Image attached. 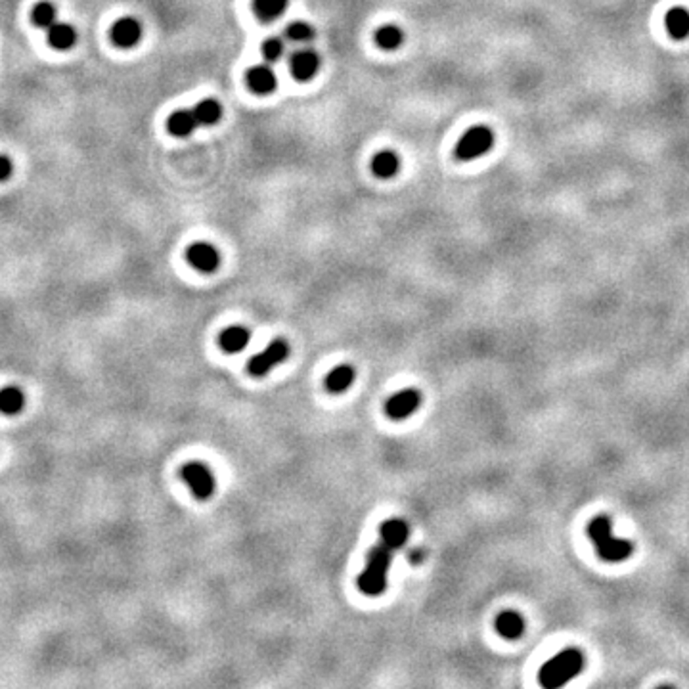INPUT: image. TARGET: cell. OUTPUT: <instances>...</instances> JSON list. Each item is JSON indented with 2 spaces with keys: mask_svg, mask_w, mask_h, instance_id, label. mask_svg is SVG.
Returning <instances> with one entry per match:
<instances>
[{
  "mask_svg": "<svg viewBox=\"0 0 689 689\" xmlns=\"http://www.w3.org/2000/svg\"><path fill=\"white\" fill-rule=\"evenodd\" d=\"M284 52H285V42L284 39H280V37H272V39L264 40V44H262V56H264V60L270 62V64L280 62V58L284 56Z\"/></svg>",
  "mask_w": 689,
  "mask_h": 689,
  "instance_id": "484cf974",
  "label": "cell"
},
{
  "mask_svg": "<svg viewBox=\"0 0 689 689\" xmlns=\"http://www.w3.org/2000/svg\"><path fill=\"white\" fill-rule=\"evenodd\" d=\"M372 171L380 178H393L400 171V158L393 150L377 151L372 159Z\"/></svg>",
  "mask_w": 689,
  "mask_h": 689,
  "instance_id": "4fadbf2b",
  "label": "cell"
},
{
  "mask_svg": "<svg viewBox=\"0 0 689 689\" xmlns=\"http://www.w3.org/2000/svg\"><path fill=\"white\" fill-rule=\"evenodd\" d=\"M492 146H494L492 128L477 125V127L469 128L468 133L459 138L458 146H456V158L461 161H473V159L483 158L484 153H488Z\"/></svg>",
  "mask_w": 689,
  "mask_h": 689,
  "instance_id": "277c9868",
  "label": "cell"
},
{
  "mask_svg": "<svg viewBox=\"0 0 689 689\" xmlns=\"http://www.w3.org/2000/svg\"><path fill=\"white\" fill-rule=\"evenodd\" d=\"M584 668V655L579 649H565L555 655L552 661L540 668V686L542 688H559L572 680Z\"/></svg>",
  "mask_w": 689,
  "mask_h": 689,
  "instance_id": "3957f363",
  "label": "cell"
},
{
  "mask_svg": "<svg viewBox=\"0 0 689 689\" xmlns=\"http://www.w3.org/2000/svg\"><path fill=\"white\" fill-rule=\"evenodd\" d=\"M316 37L314 27L307 22H294L285 27V39L297 42V44H307L310 40Z\"/></svg>",
  "mask_w": 689,
  "mask_h": 689,
  "instance_id": "cb8c5ba5",
  "label": "cell"
},
{
  "mask_svg": "<svg viewBox=\"0 0 689 689\" xmlns=\"http://www.w3.org/2000/svg\"><path fill=\"white\" fill-rule=\"evenodd\" d=\"M25 395L19 387H4L0 391V412L16 416L24 410Z\"/></svg>",
  "mask_w": 689,
  "mask_h": 689,
  "instance_id": "d6986e66",
  "label": "cell"
},
{
  "mask_svg": "<svg viewBox=\"0 0 689 689\" xmlns=\"http://www.w3.org/2000/svg\"><path fill=\"white\" fill-rule=\"evenodd\" d=\"M48 31V42L58 50H69L77 40V31L73 29V25L60 24L56 22L46 29Z\"/></svg>",
  "mask_w": 689,
  "mask_h": 689,
  "instance_id": "e0dca14e",
  "label": "cell"
},
{
  "mask_svg": "<svg viewBox=\"0 0 689 689\" xmlns=\"http://www.w3.org/2000/svg\"><path fill=\"white\" fill-rule=\"evenodd\" d=\"M194 115L198 119L199 125L203 127H211V125H216L222 117V105L216 100H201V102L194 108Z\"/></svg>",
  "mask_w": 689,
  "mask_h": 689,
  "instance_id": "ffe728a7",
  "label": "cell"
},
{
  "mask_svg": "<svg viewBox=\"0 0 689 689\" xmlns=\"http://www.w3.org/2000/svg\"><path fill=\"white\" fill-rule=\"evenodd\" d=\"M405 40V33L396 25H383L375 31V42L383 50H396Z\"/></svg>",
  "mask_w": 689,
  "mask_h": 689,
  "instance_id": "603a6c76",
  "label": "cell"
},
{
  "mask_svg": "<svg viewBox=\"0 0 689 689\" xmlns=\"http://www.w3.org/2000/svg\"><path fill=\"white\" fill-rule=\"evenodd\" d=\"M247 87L253 90L255 94H272L274 88L278 87V79L274 71L270 69L269 65H255L247 71Z\"/></svg>",
  "mask_w": 689,
  "mask_h": 689,
  "instance_id": "7c38bea8",
  "label": "cell"
},
{
  "mask_svg": "<svg viewBox=\"0 0 689 689\" xmlns=\"http://www.w3.org/2000/svg\"><path fill=\"white\" fill-rule=\"evenodd\" d=\"M167 127H169V133L175 136H180V138H186L190 136L196 128L199 127L198 119L194 115V110H180L175 111L169 121H167Z\"/></svg>",
  "mask_w": 689,
  "mask_h": 689,
  "instance_id": "5bb4252c",
  "label": "cell"
},
{
  "mask_svg": "<svg viewBox=\"0 0 689 689\" xmlns=\"http://www.w3.org/2000/svg\"><path fill=\"white\" fill-rule=\"evenodd\" d=\"M287 357H289V347H287V343H285L284 339L272 341L266 349L249 360L247 372L251 373V375H255V377H262V375H266L274 366L282 364Z\"/></svg>",
  "mask_w": 689,
  "mask_h": 689,
  "instance_id": "5b68a950",
  "label": "cell"
},
{
  "mask_svg": "<svg viewBox=\"0 0 689 689\" xmlns=\"http://www.w3.org/2000/svg\"><path fill=\"white\" fill-rule=\"evenodd\" d=\"M496 630L506 640H517L525 630L523 617L519 613H515V611H504L496 618Z\"/></svg>",
  "mask_w": 689,
  "mask_h": 689,
  "instance_id": "9a60e30c",
  "label": "cell"
},
{
  "mask_svg": "<svg viewBox=\"0 0 689 689\" xmlns=\"http://www.w3.org/2000/svg\"><path fill=\"white\" fill-rule=\"evenodd\" d=\"M588 534H590V538L594 542L595 552H597V555L602 557L603 561H624L634 552L632 542L620 540L613 534L609 517H605V515H597V517L592 519V523L588 527Z\"/></svg>",
  "mask_w": 689,
  "mask_h": 689,
  "instance_id": "6da1fadb",
  "label": "cell"
},
{
  "mask_svg": "<svg viewBox=\"0 0 689 689\" xmlns=\"http://www.w3.org/2000/svg\"><path fill=\"white\" fill-rule=\"evenodd\" d=\"M408 534H410L408 525H406L405 519H398V517L387 519L380 527V542L387 544L393 550H400V547L405 546L406 540H408Z\"/></svg>",
  "mask_w": 689,
  "mask_h": 689,
  "instance_id": "8fae6325",
  "label": "cell"
},
{
  "mask_svg": "<svg viewBox=\"0 0 689 689\" xmlns=\"http://www.w3.org/2000/svg\"><path fill=\"white\" fill-rule=\"evenodd\" d=\"M320 69V56L310 50V48H303V50H297L291 60H289V71L294 75L295 79L301 80H310Z\"/></svg>",
  "mask_w": 689,
  "mask_h": 689,
  "instance_id": "9c48e42d",
  "label": "cell"
},
{
  "mask_svg": "<svg viewBox=\"0 0 689 689\" xmlns=\"http://www.w3.org/2000/svg\"><path fill=\"white\" fill-rule=\"evenodd\" d=\"M186 259L194 269L199 270V272H205V274L214 272L221 264V255L216 251V247L205 244V241L190 246V249L186 251Z\"/></svg>",
  "mask_w": 689,
  "mask_h": 689,
  "instance_id": "ba28073f",
  "label": "cell"
},
{
  "mask_svg": "<svg viewBox=\"0 0 689 689\" xmlns=\"http://www.w3.org/2000/svg\"><path fill=\"white\" fill-rule=\"evenodd\" d=\"M421 559H423V550H412V554H410V561L420 563Z\"/></svg>",
  "mask_w": 689,
  "mask_h": 689,
  "instance_id": "83f0119b",
  "label": "cell"
},
{
  "mask_svg": "<svg viewBox=\"0 0 689 689\" xmlns=\"http://www.w3.org/2000/svg\"><path fill=\"white\" fill-rule=\"evenodd\" d=\"M355 377H357V372H355L352 366L341 364L325 377V389L330 393H343V391H347L352 385Z\"/></svg>",
  "mask_w": 689,
  "mask_h": 689,
  "instance_id": "ac0fdd59",
  "label": "cell"
},
{
  "mask_svg": "<svg viewBox=\"0 0 689 689\" xmlns=\"http://www.w3.org/2000/svg\"><path fill=\"white\" fill-rule=\"evenodd\" d=\"M14 173V165L6 155H0V180H8Z\"/></svg>",
  "mask_w": 689,
  "mask_h": 689,
  "instance_id": "4316f807",
  "label": "cell"
},
{
  "mask_svg": "<svg viewBox=\"0 0 689 689\" xmlns=\"http://www.w3.org/2000/svg\"><path fill=\"white\" fill-rule=\"evenodd\" d=\"M31 19H33V24L37 25V27L48 29L50 25L56 24L54 4H50V2H46V0H44V2H39V4L33 8Z\"/></svg>",
  "mask_w": 689,
  "mask_h": 689,
  "instance_id": "d4e9b609",
  "label": "cell"
},
{
  "mask_svg": "<svg viewBox=\"0 0 689 689\" xmlns=\"http://www.w3.org/2000/svg\"><path fill=\"white\" fill-rule=\"evenodd\" d=\"M421 405V393L418 389H406L396 393L387 400L385 405V412L391 420H406L408 416H412Z\"/></svg>",
  "mask_w": 689,
  "mask_h": 689,
  "instance_id": "52a82bcc",
  "label": "cell"
},
{
  "mask_svg": "<svg viewBox=\"0 0 689 689\" xmlns=\"http://www.w3.org/2000/svg\"><path fill=\"white\" fill-rule=\"evenodd\" d=\"M289 0H253V10L262 22H274L287 8Z\"/></svg>",
  "mask_w": 689,
  "mask_h": 689,
  "instance_id": "44dd1931",
  "label": "cell"
},
{
  "mask_svg": "<svg viewBox=\"0 0 689 689\" xmlns=\"http://www.w3.org/2000/svg\"><path fill=\"white\" fill-rule=\"evenodd\" d=\"M249 337H251V333H249L247 328L232 325V328H228V330H224L221 333L219 343H221V347L226 352H239V350H244L247 347Z\"/></svg>",
  "mask_w": 689,
  "mask_h": 689,
  "instance_id": "2e32d148",
  "label": "cell"
},
{
  "mask_svg": "<svg viewBox=\"0 0 689 689\" xmlns=\"http://www.w3.org/2000/svg\"><path fill=\"white\" fill-rule=\"evenodd\" d=\"M182 479L190 484L194 496L199 500H209L214 494L216 483H214L213 473L209 471L207 466L199 461H190L182 468Z\"/></svg>",
  "mask_w": 689,
  "mask_h": 689,
  "instance_id": "8992f818",
  "label": "cell"
},
{
  "mask_svg": "<svg viewBox=\"0 0 689 689\" xmlns=\"http://www.w3.org/2000/svg\"><path fill=\"white\" fill-rule=\"evenodd\" d=\"M666 29L674 39L689 37V12L683 8H674L666 16Z\"/></svg>",
  "mask_w": 689,
  "mask_h": 689,
  "instance_id": "7402d4cb",
  "label": "cell"
},
{
  "mask_svg": "<svg viewBox=\"0 0 689 689\" xmlns=\"http://www.w3.org/2000/svg\"><path fill=\"white\" fill-rule=\"evenodd\" d=\"M393 552H395L393 547H389L387 544L380 542L368 554V563H366L364 572L358 577V588L366 595H380L385 592V588H387V572L389 567H391V555H393Z\"/></svg>",
  "mask_w": 689,
  "mask_h": 689,
  "instance_id": "7a4b0ae2",
  "label": "cell"
},
{
  "mask_svg": "<svg viewBox=\"0 0 689 689\" xmlns=\"http://www.w3.org/2000/svg\"><path fill=\"white\" fill-rule=\"evenodd\" d=\"M142 39V25L135 17H123L111 29V40L121 48H133Z\"/></svg>",
  "mask_w": 689,
  "mask_h": 689,
  "instance_id": "30bf717a",
  "label": "cell"
}]
</instances>
